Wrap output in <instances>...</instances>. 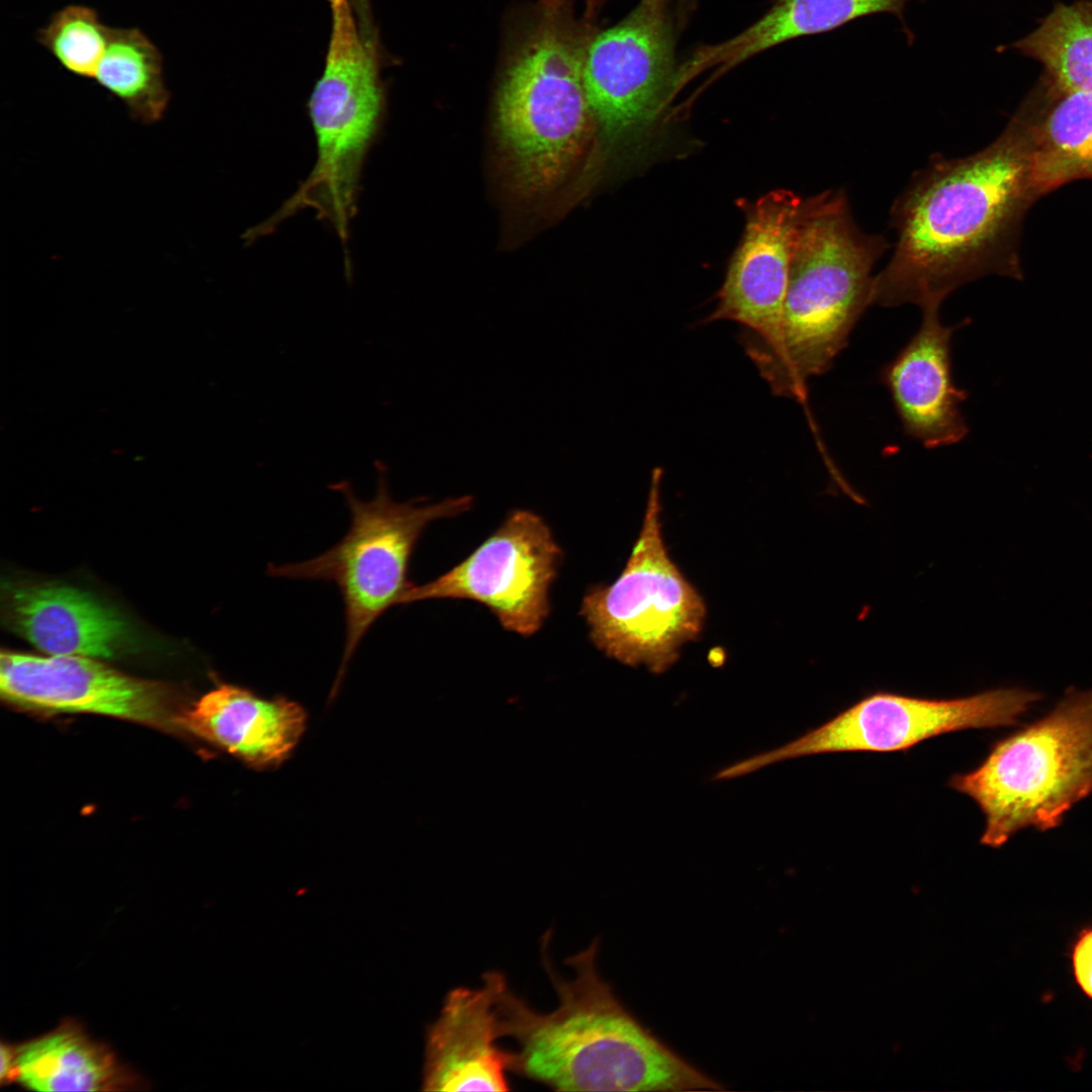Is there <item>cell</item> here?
<instances>
[{
	"label": "cell",
	"mask_w": 1092,
	"mask_h": 1092,
	"mask_svg": "<svg viewBox=\"0 0 1092 1092\" xmlns=\"http://www.w3.org/2000/svg\"><path fill=\"white\" fill-rule=\"evenodd\" d=\"M1034 200L1025 131L1015 115L977 153L933 155L891 207L897 240L875 276L873 304L939 309L983 276L1020 278L1019 230Z\"/></svg>",
	"instance_id": "6da1fadb"
},
{
	"label": "cell",
	"mask_w": 1092,
	"mask_h": 1092,
	"mask_svg": "<svg viewBox=\"0 0 1092 1092\" xmlns=\"http://www.w3.org/2000/svg\"><path fill=\"white\" fill-rule=\"evenodd\" d=\"M542 937L544 969L558 1006L540 1013L514 994L504 977L495 995L498 1037L515 1039L509 1071L557 1091H718L722 1086L678 1057L619 1002L597 971L599 940L565 963V981Z\"/></svg>",
	"instance_id": "7a4b0ae2"
},
{
	"label": "cell",
	"mask_w": 1092,
	"mask_h": 1092,
	"mask_svg": "<svg viewBox=\"0 0 1092 1092\" xmlns=\"http://www.w3.org/2000/svg\"><path fill=\"white\" fill-rule=\"evenodd\" d=\"M888 248L859 229L843 190L804 199L778 333L767 344L744 343L775 394L803 400L807 381L832 367L873 304V268Z\"/></svg>",
	"instance_id": "3957f363"
},
{
	"label": "cell",
	"mask_w": 1092,
	"mask_h": 1092,
	"mask_svg": "<svg viewBox=\"0 0 1092 1092\" xmlns=\"http://www.w3.org/2000/svg\"><path fill=\"white\" fill-rule=\"evenodd\" d=\"M595 32L570 15L566 0L543 3L509 58L494 127L513 182L527 197L562 183L596 134L583 83Z\"/></svg>",
	"instance_id": "277c9868"
},
{
	"label": "cell",
	"mask_w": 1092,
	"mask_h": 1092,
	"mask_svg": "<svg viewBox=\"0 0 1092 1092\" xmlns=\"http://www.w3.org/2000/svg\"><path fill=\"white\" fill-rule=\"evenodd\" d=\"M948 787L985 817L980 843L1004 845L1018 831H1046L1092 793V690L1069 688L1040 719L995 741L975 768Z\"/></svg>",
	"instance_id": "5b68a950"
},
{
	"label": "cell",
	"mask_w": 1092,
	"mask_h": 1092,
	"mask_svg": "<svg viewBox=\"0 0 1092 1092\" xmlns=\"http://www.w3.org/2000/svg\"><path fill=\"white\" fill-rule=\"evenodd\" d=\"M331 32L323 73L308 101L316 160L279 212L312 207L347 237L369 149L385 113L378 48L361 32L351 0H329Z\"/></svg>",
	"instance_id": "8992f818"
},
{
	"label": "cell",
	"mask_w": 1092,
	"mask_h": 1092,
	"mask_svg": "<svg viewBox=\"0 0 1092 1092\" xmlns=\"http://www.w3.org/2000/svg\"><path fill=\"white\" fill-rule=\"evenodd\" d=\"M351 514L344 537L322 554L294 563L269 564L274 577L334 583L343 601L345 643L336 679L339 687L348 665L371 627L400 601L413 584L410 561L426 528L436 520L470 509L469 496L440 503H399L391 498L380 473L375 495L363 500L348 484H339Z\"/></svg>",
	"instance_id": "52a82bcc"
},
{
	"label": "cell",
	"mask_w": 1092,
	"mask_h": 1092,
	"mask_svg": "<svg viewBox=\"0 0 1092 1092\" xmlns=\"http://www.w3.org/2000/svg\"><path fill=\"white\" fill-rule=\"evenodd\" d=\"M660 477L661 469L654 468L642 528L622 573L611 584L592 587L580 607L597 648L653 673L677 660L682 645L702 632L707 614L704 599L665 547Z\"/></svg>",
	"instance_id": "ba28073f"
},
{
	"label": "cell",
	"mask_w": 1092,
	"mask_h": 1092,
	"mask_svg": "<svg viewBox=\"0 0 1092 1092\" xmlns=\"http://www.w3.org/2000/svg\"><path fill=\"white\" fill-rule=\"evenodd\" d=\"M1041 698L1037 692L1017 687L952 699L879 691L799 738L735 762L714 778H739L776 762L815 754L905 751L942 734L1014 726Z\"/></svg>",
	"instance_id": "9c48e42d"
},
{
	"label": "cell",
	"mask_w": 1092,
	"mask_h": 1092,
	"mask_svg": "<svg viewBox=\"0 0 1092 1092\" xmlns=\"http://www.w3.org/2000/svg\"><path fill=\"white\" fill-rule=\"evenodd\" d=\"M673 50L668 0H641L622 21L594 33L583 83L606 149L634 139L671 100Z\"/></svg>",
	"instance_id": "30bf717a"
},
{
	"label": "cell",
	"mask_w": 1092,
	"mask_h": 1092,
	"mask_svg": "<svg viewBox=\"0 0 1092 1092\" xmlns=\"http://www.w3.org/2000/svg\"><path fill=\"white\" fill-rule=\"evenodd\" d=\"M561 549L545 521L525 510L504 523L460 563L434 580L412 584L400 605L468 600L486 607L508 631L538 632L550 612L549 593Z\"/></svg>",
	"instance_id": "8fae6325"
},
{
	"label": "cell",
	"mask_w": 1092,
	"mask_h": 1092,
	"mask_svg": "<svg viewBox=\"0 0 1092 1092\" xmlns=\"http://www.w3.org/2000/svg\"><path fill=\"white\" fill-rule=\"evenodd\" d=\"M0 690L7 700L25 706L154 725L166 724L172 714L168 687L127 675L86 656L2 651Z\"/></svg>",
	"instance_id": "7c38bea8"
},
{
	"label": "cell",
	"mask_w": 1092,
	"mask_h": 1092,
	"mask_svg": "<svg viewBox=\"0 0 1092 1092\" xmlns=\"http://www.w3.org/2000/svg\"><path fill=\"white\" fill-rule=\"evenodd\" d=\"M803 204L804 198L779 189L745 208L742 239L708 318L742 325L747 332L744 343L767 344L778 333Z\"/></svg>",
	"instance_id": "4fadbf2b"
},
{
	"label": "cell",
	"mask_w": 1092,
	"mask_h": 1092,
	"mask_svg": "<svg viewBox=\"0 0 1092 1092\" xmlns=\"http://www.w3.org/2000/svg\"><path fill=\"white\" fill-rule=\"evenodd\" d=\"M7 627L48 655L114 658L138 647L135 632L115 609L58 582H6Z\"/></svg>",
	"instance_id": "5bb4252c"
},
{
	"label": "cell",
	"mask_w": 1092,
	"mask_h": 1092,
	"mask_svg": "<svg viewBox=\"0 0 1092 1092\" xmlns=\"http://www.w3.org/2000/svg\"><path fill=\"white\" fill-rule=\"evenodd\" d=\"M504 978L486 972L478 989L457 987L427 1027L423 1091L510 1090V1052L499 1049L495 995Z\"/></svg>",
	"instance_id": "9a60e30c"
},
{
	"label": "cell",
	"mask_w": 1092,
	"mask_h": 1092,
	"mask_svg": "<svg viewBox=\"0 0 1092 1092\" xmlns=\"http://www.w3.org/2000/svg\"><path fill=\"white\" fill-rule=\"evenodd\" d=\"M939 309L922 310L919 329L881 371L907 436L926 448L949 446L969 432L961 403L968 393L953 382L950 342Z\"/></svg>",
	"instance_id": "2e32d148"
},
{
	"label": "cell",
	"mask_w": 1092,
	"mask_h": 1092,
	"mask_svg": "<svg viewBox=\"0 0 1092 1092\" xmlns=\"http://www.w3.org/2000/svg\"><path fill=\"white\" fill-rule=\"evenodd\" d=\"M186 727L252 767L281 763L305 729L304 710L282 697L266 699L221 685L202 696L182 719Z\"/></svg>",
	"instance_id": "e0dca14e"
},
{
	"label": "cell",
	"mask_w": 1092,
	"mask_h": 1092,
	"mask_svg": "<svg viewBox=\"0 0 1092 1092\" xmlns=\"http://www.w3.org/2000/svg\"><path fill=\"white\" fill-rule=\"evenodd\" d=\"M1014 115L1025 131L1036 199L1073 180H1092V93L1042 77Z\"/></svg>",
	"instance_id": "ac0fdd59"
},
{
	"label": "cell",
	"mask_w": 1092,
	"mask_h": 1092,
	"mask_svg": "<svg viewBox=\"0 0 1092 1092\" xmlns=\"http://www.w3.org/2000/svg\"><path fill=\"white\" fill-rule=\"evenodd\" d=\"M913 0H778L757 21L727 40L704 46L676 71L687 85L702 73L719 76L782 42L829 31L853 19L876 14L900 15Z\"/></svg>",
	"instance_id": "d6986e66"
},
{
	"label": "cell",
	"mask_w": 1092,
	"mask_h": 1092,
	"mask_svg": "<svg viewBox=\"0 0 1092 1092\" xmlns=\"http://www.w3.org/2000/svg\"><path fill=\"white\" fill-rule=\"evenodd\" d=\"M15 1081L40 1092L145 1089V1081L74 1019L16 1046Z\"/></svg>",
	"instance_id": "ffe728a7"
},
{
	"label": "cell",
	"mask_w": 1092,
	"mask_h": 1092,
	"mask_svg": "<svg viewBox=\"0 0 1092 1092\" xmlns=\"http://www.w3.org/2000/svg\"><path fill=\"white\" fill-rule=\"evenodd\" d=\"M94 80L139 122L160 121L169 106L163 54L139 27H110Z\"/></svg>",
	"instance_id": "44dd1931"
},
{
	"label": "cell",
	"mask_w": 1092,
	"mask_h": 1092,
	"mask_svg": "<svg viewBox=\"0 0 1092 1092\" xmlns=\"http://www.w3.org/2000/svg\"><path fill=\"white\" fill-rule=\"evenodd\" d=\"M1010 47L1039 63L1053 84L1092 93V0L1057 4Z\"/></svg>",
	"instance_id": "7402d4cb"
},
{
	"label": "cell",
	"mask_w": 1092,
	"mask_h": 1092,
	"mask_svg": "<svg viewBox=\"0 0 1092 1092\" xmlns=\"http://www.w3.org/2000/svg\"><path fill=\"white\" fill-rule=\"evenodd\" d=\"M109 31L94 8L69 4L52 13L47 24L37 29L35 39L65 71L94 80Z\"/></svg>",
	"instance_id": "603a6c76"
},
{
	"label": "cell",
	"mask_w": 1092,
	"mask_h": 1092,
	"mask_svg": "<svg viewBox=\"0 0 1092 1092\" xmlns=\"http://www.w3.org/2000/svg\"><path fill=\"white\" fill-rule=\"evenodd\" d=\"M1073 977L1082 993L1092 1000V926L1082 929L1071 952Z\"/></svg>",
	"instance_id": "cb8c5ba5"
},
{
	"label": "cell",
	"mask_w": 1092,
	"mask_h": 1092,
	"mask_svg": "<svg viewBox=\"0 0 1092 1092\" xmlns=\"http://www.w3.org/2000/svg\"><path fill=\"white\" fill-rule=\"evenodd\" d=\"M15 1055L16 1045L1 1042L0 1083L2 1085L15 1081Z\"/></svg>",
	"instance_id": "d4e9b609"
},
{
	"label": "cell",
	"mask_w": 1092,
	"mask_h": 1092,
	"mask_svg": "<svg viewBox=\"0 0 1092 1092\" xmlns=\"http://www.w3.org/2000/svg\"><path fill=\"white\" fill-rule=\"evenodd\" d=\"M360 28L368 36L376 33L372 16L371 0H351Z\"/></svg>",
	"instance_id": "484cf974"
},
{
	"label": "cell",
	"mask_w": 1092,
	"mask_h": 1092,
	"mask_svg": "<svg viewBox=\"0 0 1092 1092\" xmlns=\"http://www.w3.org/2000/svg\"><path fill=\"white\" fill-rule=\"evenodd\" d=\"M554 1H559V0H542V2H554ZM600 1L601 0H586L588 11L589 12L593 11L595 9V7L599 4Z\"/></svg>",
	"instance_id": "4316f807"
}]
</instances>
